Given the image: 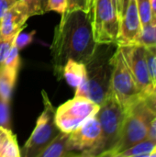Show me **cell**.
Returning <instances> with one entry per match:
<instances>
[{
    "mask_svg": "<svg viewBox=\"0 0 156 157\" xmlns=\"http://www.w3.org/2000/svg\"><path fill=\"white\" fill-rule=\"evenodd\" d=\"M19 1H22L23 3L26 4L30 17L42 15L46 12L43 0H19Z\"/></svg>",
    "mask_w": 156,
    "mask_h": 157,
    "instance_id": "24",
    "label": "cell"
},
{
    "mask_svg": "<svg viewBox=\"0 0 156 157\" xmlns=\"http://www.w3.org/2000/svg\"><path fill=\"white\" fill-rule=\"evenodd\" d=\"M18 71L6 67L4 65L0 66V97L6 101L10 102L13 89L17 81Z\"/></svg>",
    "mask_w": 156,
    "mask_h": 157,
    "instance_id": "15",
    "label": "cell"
},
{
    "mask_svg": "<svg viewBox=\"0 0 156 157\" xmlns=\"http://www.w3.org/2000/svg\"><path fill=\"white\" fill-rule=\"evenodd\" d=\"M145 51H146L147 66H148L151 81L156 92V46L145 47Z\"/></svg>",
    "mask_w": 156,
    "mask_h": 157,
    "instance_id": "18",
    "label": "cell"
},
{
    "mask_svg": "<svg viewBox=\"0 0 156 157\" xmlns=\"http://www.w3.org/2000/svg\"><path fill=\"white\" fill-rule=\"evenodd\" d=\"M43 3H44V6H45V10H46V4H47V0H43Z\"/></svg>",
    "mask_w": 156,
    "mask_h": 157,
    "instance_id": "34",
    "label": "cell"
},
{
    "mask_svg": "<svg viewBox=\"0 0 156 157\" xmlns=\"http://www.w3.org/2000/svg\"><path fill=\"white\" fill-rule=\"evenodd\" d=\"M9 103L0 97V127L6 130H11Z\"/></svg>",
    "mask_w": 156,
    "mask_h": 157,
    "instance_id": "22",
    "label": "cell"
},
{
    "mask_svg": "<svg viewBox=\"0 0 156 157\" xmlns=\"http://www.w3.org/2000/svg\"><path fill=\"white\" fill-rule=\"evenodd\" d=\"M2 129H3V128H2V127H0V131H1V130H2Z\"/></svg>",
    "mask_w": 156,
    "mask_h": 157,
    "instance_id": "35",
    "label": "cell"
},
{
    "mask_svg": "<svg viewBox=\"0 0 156 157\" xmlns=\"http://www.w3.org/2000/svg\"><path fill=\"white\" fill-rule=\"evenodd\" d=\"M143 100L146 103V105L149 107V109L154 113V115L156 116V92L144 97Z\"/></svg>",
    "mask_w": 156,
    "mask_h": 157,
    "instance_id": "28",
    "label": "cell"
},
{
    "mask_svg": "<svg viewBox=\"0 0 156 157\" xmlns=\"http://www.w3.org/2000/svg\"><path fill=\"white\" fill-rule=\"evenodd\" d=\"M145 47L156 46V25L153 26L151 24L143 27L142 35L139 43Z\"/></svg>",
    "mask_w": 156,
    "mask_h": 157,
    "instance_id": "20",
    "label": "cell"
},
{
    "mask_svg": "<svg viewBox=\"0 0 156 157\" xmlns=\"http://www.w3.org/2000/svg\"><path fill=\"white\" fill-rule=\"evenodd\" d=\"M101 140V127L97 114L69 133V146L75 156H97Z\"/></svg>",
    "mask_w": 156,
    "mask_h": 157,
    "instance_id": "9",
    "label": "cell"
},
{
    "mask_svg": "<svg viewBox=\"0 0 156 157\" xmlns=\"http://www.w3.org/2000/svg\"><path fill=\"white\" fill-rule=\"evenodd\" d=\"M156 144L154 142L145 139L133 146L126 149L125 151L120 153L116 157H139L149 156L150 154L154 151Z\"/></svg>",
    "mask_w": 156,
    "mask_h": 157,
    "instance_id": "16",
    "label": "cell"
},
{
    "mask_svg": "<svg viewBox=\"0 0 156 157\" xmlns=\"http://www.w3.org/2000/svg\"><path fill=\"white\" fill-rule=\"evenodd\" d=\"M16 0H0V19L4 14L14 5Z\"/></svg>",
    "mask_w": 156,
    "mask_h": 157,
    "instance_id": "29",
    "label": "cell"
},
{
    "mask_svg": "<svg viewBox=\"0 0 156 157\" xmlns=\"http://www.w3.org/2000/svg\"><path fill=\"white\" fill-rule=\"evenodd\" d=\"M19 50L17 49V47L16 46V43H15V40L4 61V63L2 65L6 66V67H8V68H11V69H14V70H17L18 71L19 70V65H20V58H19Z\"/></svg>",
    "mask_w": 156,
    "mask_h": 157,
    "instance_id": "21",
    "label": "cell"
},
{
    "mask_svg": "<svg viewBox=\"0 0 156 157\" xmlns=\"http://www.w3.org/2000/svg\"><path fill=\"white\" fill-rule=\"evenodd\" d=\"M16 37L14 38H9V39H5L0 37V66L4 63V61L15 40Z\"/></svg>",
    "mask_w": 156,
    "mask_h": 157,
    "instance_id": "27",
    "label": "cell"
},
{
    "mask_svg": "<svg viewBox=\"0 0 156 157\" xmlns=\"http://www.w3.org/2000/svg\"><path fill=\"white\" fill-rule=\"evenodd\" d=\"M118 43H98L86 66V81L75 88L74 96L86 97L99 106L111 94L113 58Z\"/></svg>",
    "mask_w": 156,
    "mask_h": 157,
    "instance_id": "2",
    "label": "cell"
},
{
    "mask_svg": "<svg viewBox=\"0 0 156 157\" xmlns=\"http://www.w3.org/2000/svg\"><path fill=\"white\" fill-rule=\"evenodd\" d=\"M126 110L120 105L112 94L100 105L97 117L101 127V140L97 156H108L118 144Z\"/></svg>",
    "mask_w": 156,
    "mask_h": 157,
    "instance_id": "4",
    "label": "cell"
},
{
    "mask_svg": "<svg viewBox=\"0 0 156 157\" xmlns=\"http://www.w3.org/2000/svg\"><path fill=\"white\" fill-rule=\"evenodd\" d=\"M142 23L140 20L136 0H130L127 9L120 19V30L117 40L119 46L138 44L142 35Z\"/></svg>",
    "mask_w": 156,
    "mask_h": 157,
    "instance_id": "11",
    "label": "cell"
},
{
    "mask_svg": "<svg viewBox=\"0 0 156 157\" xmlns=\"http://www.w3.org/2000/svg\"><path fill=\"white\" fill-rule=\"evenodd\" d=\"M99 108L98 104L86 97L74 96L55 110V123L61 132L71 133L87 119L96 115Z\"/></svg>",
    "mask_w": 156,
    "mask_h": 157,
    "instance_id": "7",
    "label": "cell"
},
{
    "mask_svg": "<svg viewBox=\"0 0 156 157\" xmlns=\"http://www.w3.org/2000/svg\"><path fill=\"white\" fill-rule=\"evenodd\" d=\"M93 0H67L66 12L72 11H83L90 12Z\"/></svg>",
    "mask_w": 156,
    "mask_h": 157,
    "instance_id": "23",
    "label": "cell"
},
{
    "mask_svg": "<svg viewBox=\"0 0 156 157\" xmlns=\"http://www.w3.org/2000/svg\"><path fill=\"white\" fill-rule=\"evenodd\" d=\"M151 3V11H152V20L151 25H156V0H150Z\"/></svg>",
    "mask_w": 156,
    "mask_h": 157,
    "instance_id": "32",
    "label": "cell"
},
{
    "mask_svg": "<svg viewBox=\"0 0 156 157\" xmlns=\"http://www.w3.org/2000/svg\"><path fill=\"white\" fill-rule=\"evenodd\" d=\"M30 17L28 6L22 1L17 0L0 19V37L14 38L25 27Z\"/></svg>",
    "mask_w": 156,
    "mask_h": 157,
    "instance_id": "12",
    "label": "cell"
},
{
    "mask_svg": "<svg viewBox=\"0 0 156 157\" xmlns=\"http://www.w3.org/2000/svg\"><path fill=\"white\" fill-rule=\"evenodd\" d=\"M91 11L65 12L55 27L51 52L54 75L59 79L69 59L87 63L96 52Z\"/></svg>",
    "mask_w": 156,
    "mask_h": 157,
    "instance_id": "1",
    "label": "cell"
},
{
    "mask_svg": "<svg viewBox=\"0 0 156 157\" xmlns=\"http://www.w3.org/2000/svg\"><path fill=\"white\" fill-rule=\"evenodd\" d=\"M91 17L95 40L97 43H117L120 18L111 0H93Z\"/></svg>",
    "mask_w": 156,
    "mask_h": 157,
    "instance_id": "8",
    "label": "cell"
},
{
    "mask_svg": "<svg viewBox=\"0 0 156 157\" xmlns=\"http://www.w3.org/2000/svg\"><path fill=\"white\" fill-rule=\"evenodd\" d=\"M118 1H119V4H118V11L117 12H118L119 18L120 19L127 9L130 0H118Z\"/></svg>",
    "mask_w": 156,
    "mask_h": 157,
    "instance_id": "31",
    "label": "cell"
},
{
    "mask_svg": "<svg viewBox=\"0 0 156 157\" xmlns=\"http://www.w3.org/2000/svg\"><path fill=\"white\" fill-rule=\"evenodd\" d=\"M67 0H47L46 11H54L61 15L66 12Z\"/></svg>",
    "mask_w": 156,
    "mask_h": 157,
    "instance_id": "26",
    "label": "cell"
},
{
    "mask_svg": "<svg viewBox=\"0 0 156 157\" xmlns=\"http://www.w3.org/2000/svg\"><path fill=\"white\" fill-rule=\"evenodd\" d=\"M41 95L44 108L37 119L32 133L22 148L21 155L24 157L38 156V155L61 132L55 123V109L47 93L42 90Z\"/></svg>",
    "mask_w": 156,
    "mask_h": 157,
    "instance_id": "5",
    "label": "cell"
},
{
    "mask_svg": "<svg viewBox=\"0 0 156 157\" xmlns=\"http://www.w3.org/2000/svg\"><path fill=\"white\" fill-rule=\"evenodd\" d=\"M138 13L142 27L151 24L152 20V11H151V3L150 0H136Z\"/></svg>",
    "mask_w": 156,
    "mask_h": 157,
    "instance_id": "19",
    "label": "cell"
},
{
    "mask_svg": "<svg viewBox=\"0 0 156 157\" xmlns=\"http://www.w3.org/2000/svg\"><path fill=\"white\" fill-rule=\"evenodd\" d=\"M111 94L125 110L137 101L143 98L120 46L113 58Z\"/></svg>",
    "mask_w": 156,
    "mask_h": 157,
    "instance_id": "6",
    "label": "cell"
},
{
    "mask_svg": "<svg viewBox=\"0 0 156 157\" xmlns=\"http://www.w3.org/2000/svg\"><path fill=\"white\" fill-rule=\"evenodd\" d=\"M21 153L17 137L11 130H6L0 147V157H20Z\"/></svg>",
    "mask_w": 156,
    "mask_h": 157,
    "instance_id": "17",
    "label": "cell"
},
{
    "mask_svg": "<svg viewBox=\"0 0 156 157\" xmlns=\"http://www.w3.org/2000/svg\"><path fill=\"white\" fill-rule=\"evenodd\" d=\"M75 156L69 146V133L60 132L37 157Z\"/></svg>",
    "mask_w": 156,
    "mask_h": 157,
    "instance_id": "13",
    "label": "cell"
},
{
    "mask_svg": "<svg viewBox=\"0 0 156 157\" xmlns=\"http://www.w3.org/2000/svg\"><path fill=\"white\" fill-rule=\"evenodd\" d=\"M6 129H2L0 131V147H1V144H2V142H3V139L5 137V133H6Z\"/></svg>",
    "mask_w": 156,
    "mask_h": 157,
    "instance_id": "33",
    "label": "cell"
},
{
    "mask_svg": "<svg viewBox=\"0 0 156 157\" xmlns=\"http://www.w3.org/2000/svg\"><path fill=\"white\" fill-rule=\"evenodd\" d=\"M62 77L74 89L80 86L86 78V63L69 59L63 67Z\"/></svg>",
    "mask_w": 156,
    "mask_h": 157,
    "instance_id": "14",
    "label": "cell"
},
{
    "mask_svg": "<svg viewBox=\"0 0 156 157\" xmlns=\"http://www.w3.org/2000/svg\"><path fill=\"white\" fill-rule=\"evenodd\" d=\"M147 139L154 142L156 144V117L153 120V121L150 124L149 131H148V135Z\"/></svg>",
    "mask_w": 156,
    "mask_h": 157,
    "instance_id": "30",
    "label": "cell"
},
{
    "mask_svg": "<svg viewBox=\"0 0 156 157\" xmlns=\"http://www.w3.org/2000/svg\"><path fill=\"white\" fill-rule=\"evenodd\" d=\"M155 117L143 98L128 108L120 140L108 156L116 157L120 153L147 139L150 124Z\"/></svg>",
    "mask_w": 156,
    "mask_h": 157,
    "instance_id": "3",
    "label": "cell"
},
{
    "mask_svg": "<svg viewBox=\"0 0 156 157\" xmlns=\"http://www.w3.org/2000/svg\"><path fill=\"white\" fill-rule=\"evenodd\" d=\"M35 34H36L35 30L29 32V33L22 32V30L20 32H18L15 39V43H16V46L17 47V49L21 50V49L25 48L26 46H28L29 43H31L33 41Z\"/></svg>",
    "mask_w": 156,
    "mask_h": 157,
    "instance_id": "25",
    "label": "cell"
},
{
    "mask_svg": "<svg viewBox=\"0 0 156 157\" xmlns=\"http://www.w3.org/2000/svg\"><path fill=\"white\" fill-rule=\"evenodd\" d=\"M120 49L143 98L155 93L147 66L145 47L141 44H133L120 46Z\"/></svg>",
    "mask_w": 156,
    "mask_h": 157,
    "instance_id": "10",
    "label": "cell"
}]
</instances>
